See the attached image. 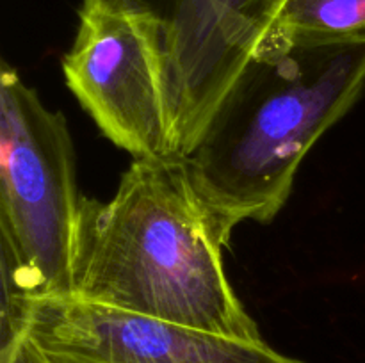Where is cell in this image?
<instances>
[{"label":"cell","mask_w":365,"mask_h":363,"mask_svg":"<svg viewBox=\"0 0 365 363\" xmlns=\"http://www.w3.org/2000/svg\"><path fill=\"white\" fill-rule=\"evenodd\" d=\"M0 363H56L29 333L0 352Z\"/></svg>","instance_id":"cell-8"},{"label":"cell","mask_w":365,"mask_h":363,"mask_svg":"<svg viewBox=\"0 0 365 363\" xmlns=\"http://www.w3.org/2000/svg\"><path fill=\"white\" fill-rule=\"evenodd\" d=\"M63 73L100 132L132 159L178 155L163 34L148 13L123 0H82Z\"/></svg>","instance_id":"cell-4"},{"label":"cell","mask_w":365,"mask_h":363,"mask_svg":"<svg viewBox=\"0 0 365 363\" xmlns=\"http://www.w3.org/2000/svg\"><path fill=\"white\" fill-rule=\"evenodd\" d=\"M225 248L180 155L132 159L109 201L82 196L70 295L262 340L228 281Z\"/></svg>","instance_id":"cell-2"},{"label":"cell","mask_w":365,"mask_h":363,"mask_svg":"<svg viewBox=\"0 0 365 363\" xmlns=\"http://www.w3.org/2000/svg\"><path fill=\"white\" fill-rule=\"evenodd\" d=\"M157 21L175 144L184 155L271 32L287 0H123Z\"/></svg>","instance_id":"cell-5"},{"label":"cell","mask_w":365,"mask_h":363,"mask_svg":"<svg viewBox=\"0 0 365 363\" xmlns=\"http://www.w3.org/2000/svg\"><path fill=\"white\" fill-rule=\"evenodd\" d=\"M27 333L56 363H305L241 340L84 301H27Z\"/></svg>","instance_id":"cell-6"},{"label":"cell","mask_w":365,"mask_h":363,"mask_svg":"<svg viewBox=\"0 0 365 363\" xmlns=\"http://www.w3.org/2000/svg\"><path fill=\"white\" fill-rule=\"evenodd\" d=\"M82 196L66 117L0 71V278L29 299L71 294Z\"/></svg>","instance_id":"cell-3"},{"label":"cell","mask_w":365,"mask_h":363,"mask_svg":"<svg viewBox=\"0 0 365 363\" xmlns=\"http://www.w3.org/2000/svg\"><path fill=\"white\" fill-rule=\"evenodd\" d=\"M365 88V32L334 39H266L182 157L217 235L271 223L299 164Z\"/></svg>","instance_id":"cell-1"},{"label":"cell","mask_w":365,"mask_h":363,"mask_svg":"<svg viewBox=\"0 0 365 363\" xmlns=\"http://www.w3.org/2000/svg\"><path fill=\"white\" fill-rule=\"evenodd\" d=\"M362 32L365 0H287L266 39H334Z\"/></svg>","instance_id":"cell-7"}]
</instances>
